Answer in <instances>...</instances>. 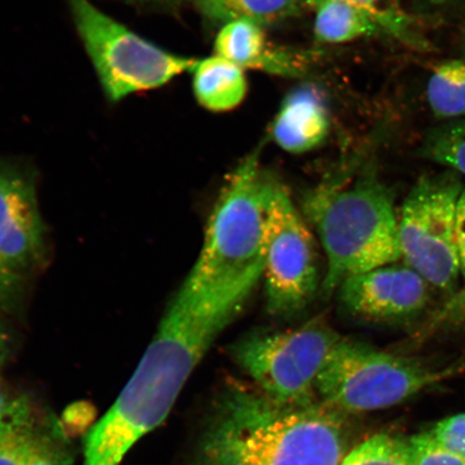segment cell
<instances>
[{
  "label": "cell",
  "mask_w": 465,
  "mask_h": 465,
  "mask_svg": "<svg viewBox=\"0 0 465 465\" xmlns=\"http://www.w3.org/2000/svg\"><path fill=\"white\" fill-rule=\"evenodd\" d=\"M301 0H197V8L209 21L248 20L263 26L296 14Z\"/></svg>",
  "instance_id": "2e32d148"
},
{
  "label": "cell",
  "mask_w": 465,
  "mask_h": 465,
  "mask_svg": "<svg viewBox=\"0 0 465 465\" xmlns=\"http://www.w3.org/2000/svg\"><path fill=\"white\" fill-rule=\"evenodd\" d=\"M430 288L411 267L393 263L348 278L337 291L349 315L370 322H398L426 310Z\"/></svg>",
  "instance_id": "30bf717a"
},
{
  "label": "cell",
  "mask_w": 465,
  "mask_h": 465,
  "mask_svg": "<svg viewBox=\"0 0 465 465\" xmlns=\"http://www.w3.org/2000/svg\"><path fill=\"white\" fill-rule=\"evenodd\" d=\"M405 445L411 465H465L463 458L446 450L429 432L411 436Z\"/></svg>",
  "instance_id": "603a6c76"
},
{
  "label": "cell",
  "mask_w": 465,
  "mask_h": 465,
  "mask_svg": "<svg viewBox=\"0 0 465 465\" xmlns=\"http://www.w3.org/2000/svg\"><path fill=\"white\" fill-rule=\"evenodd\" d=\"M461 370L457 364L434 368L341 337L318 377L316 394L342 414L373 411L402 403Z\"/></svg>",
  "instance_id": "5b68a950"
},
{
  "label": "cell",
  "mask_w": 465,
  "mask_h": 465,
  "mask_svg": "<svg viewBox=\"0 0 465 465\" xmlns=\"http://www.w3.org/2000/svg\"><path fill=\"white\" fill-rule=\"evenodd\" d=\"M315 7L322 0H306ZM353 5L368 15L381 32L391 35L410 48L418 51H428L431 45L423 35L418 31L416 23L401 9L394 0H340Z\"/></svg>",
  "instance_id": "ac0fdd59"
},
{
  "label": "cell",
  "mask_w": 465,
  "mask_h": 465,
  "mask_svg": "<svg viewBox=\"0 0 465 465\" xmlns=\"http://www.w3.org/2000/svg\"><path fill=\"white\" fill-rule=\"evenodd\" d=\"M459 329H465V277L463 286L456 290L430 318L424 327V335Z\"/></svg>",
  "instance_id": "cb8c5ba5"
},
{
  "label": "cell",
  "mask_w": 465,
  "mask_h": 465,
  "mask_svg": "<svg viewBox=\"0 0 465 465\" xmlns=\"http://www.w3.org/2000/svg\"><path fill=\"white\" fill-rule=\"evenodd\" d=\"M330 114L324 98L312 86L300 87L286 97L272 126V136L290 153H304L327 138Z\"/></svg>",
  "instance_id": "4fadbf2b"
},
{
  "label": "cell",
  "mask_w": 465,
  "mask_h": 465,
  "mask_svg": "<svg viewBox=\"0 0 465 465\" xmlns=\"http://www.w3.org/2000/svg\"><path fill=\"white\" fill-rule=\"evenodd\" d=\"M341 336L322 319L281 332H257L231 346L234 361L278 403L316 402V385Z\"/></svg>",
  "instance_id": "8992f818"
},
{
  "label": "cell",
  "mask_w": 465,
  "mask_h": 465,
  "mask_svg": "<svg viewBox=\"0 0 465 465\" xmlns=\"http://www.w3.org/2000/svg\"><path fill=\"white\" fill-rule=\"evenodd\" d=\"M341 465H411L405 440L376 434L349 450Z\"/></svg>",
  "instance_id": "7402d4cb"
},
{
  "label": "cell",
  "mask_w": 465,
  "mask_h": 465,
  "mask_svg": "<svg viewBox=\"0 0 465 465\" xmlns=\"http://www.w3.org/2000/svg\"><path fill=\"white\" fill-rule=\"evenodd\" d=\"M456 242L460 258L461 275L465 277V188L462 189L456 209Z\"/></svg>",
  "instance_id": "4316f807"
},
{
  "label": "cell",
  "mask_w": 465,
  "mask_h": 465,
  "mask_svg": "<svg viewBox=\"0 0 465 465\" xmlns=\"http://www.w3.org/2000/svg\"><path fill=\"white\" fill-rule=\"evenodd\" d=\"M161 2H178V0H161Z\"/></svg>",
  "instance_id": "1f68e13d"
},
{
  "label": "cell",
  "mask_w": 465,
  "mask_h": 465,
  "mask_svg": "<svg viewBox=\"0 0 465 465\" xmlns=\"http://www.w3.org/2000/svg\"><path fill=\"white\" fill-rule=\"evenodd\" d=\"M462 189L456 173L424 174L407 195L399 217L404 263L430 286L451 294L461 275L455 223Z\"/></svg>",
  "instance_id": "ba28073f"
},
{
  "label": "cell",
  "mask_w": 465,
  "mask_h": 465,
  "mask_svg": "<svg viewBox=\"0 0 465 465\" xmlns=\"http://www.w3.org/2000/svg\"><path fill=\"white\" fill-rule=\"evenodd\" d=\"M421 155L465 176V118L447 121L430 131L423 139Z\"/></svg>",
  "instance_id": "ffe728a7"
},
{
  "label": "cell",
  "mask_w": 465,
  "mask_h": 465,
  "mask_svg": "<svg viewBox=\"0 0 465 465\" xmlns=\"http://www.w3.org/2000/svg\"><path fill=\"white\" fill-rule=\"evenodd\" d=\"M303 213L327 255L322 284L327 298L346 279L402 259L392 192L371 167L308 192Z\"/></svg>",
  "instance_id": "3957f363"
},
{
  "label": "cell",
  "mask_w": 465,
  "mask_h": 465,
  "mask_svg": "<svg viewBox=\"0 0 465 465\" xmlns=\"http://www.w3.org/2000/svg\"><path fill=\"white\" fill-rule=\"evenodd\" d=\"M21 276L0 258V306L9 307L15 302L19 293Z\"/></svg>",
  "instance_id": "484cf974"
},
{
  "label": "cell",
  "mask_w": 465,
  "mask_h": 465,
  "mask_svg": "<svg viewBox=\"0 0 465 465\" xmlns=\"http://www.w3.org/2000/svg\"><path fill=\"white\" fill-rule=\"evenodd\" d=\"M192 72L197 101L211 112H230L245 100V73L225 58L216 54L199 60Z\"/></svg>",
  "instance_id": "5bb4252c"
},
{
  "label": "cell",
  "mask_w": 465,
  "mask_h": 465,
  "mask_svg": "<svg viewBox=\"0 0 465 465\" xmlns=\"http://www.w3.org/2000/svg\"><path fill=\"white\" fill-rule=\"evenodd\" d=\"M258 283L207 286L188 275L114 404L84 439V465H120L170 415L185 382Z\"/></svg>",
  "instance_id": "6da1fadb"
},
{
  "label": "cell",
  "mask_w": 465,
  "mask_h": 465,
  "mask_svg": "<svg viewBox=\"0 0 465 465\" xmlns=\"http://www.w3.org/2000/svg\"><path fill=\"white\" fill-rule=\"evenodd\" d=\"M260 151L243 159L221 189L203 247L189 274L216 288L263 276L272 177L261 170Z\"/></svg>",
  "instance_id": "277c9868"
},
{
  "label": "cell",
  "mask_w": 465,
  "mask_h": 465,
  "mask_svg": "<svg viewBox=\"0 0 465 465\" xmlns=\"http://www.w3.org/2000/svg\"><path fill=\"white\" fill-rule=\"evenodd\" d=\"M217 55L245 69L294 77L304 72L298 55L267 42L263 26L248 20L225 23L216 39Z\"/></svg>",
  "instance_id": "7c38bea8"
},
{
  "label": "cell",
  "mask_w": 465,
  "mask_h": 465,
  "mask_svg": "<svg viewBox=\"0 0 465 465\" xmlns=\"http://www.w3.org/2000/svg\"><path fill=\"white\" fill-rule=\"evenodd\" d=\"M433 440L465 460V414L445 418L429 432Z\"/></svg>",
  "instance_id": "d4e9b609"
},
{
  "label": "cell",
  "mask_w": 465,
  "mask_h": 465,
  "mask_svg": "<svg viewBox=\"0 0 465 465\" xmlns=\"http://www.w3.org/2000/svg\"><path fill=\"white\" fill-rule=\"evenodd\" d=\"M427 100L440 120L465 118V60L440 63L430 75Z\"/></svg>",
  "instance_id": "e0dca14e"
},
{
  "label": "cell",
  "mask_w": 465,
  "mask_h": 465,
  "mask_svg": "<svg viewBox=\"0 0 465 465\" xmlns=\"http://www.w3.org/2000/svg\"><path fill=\"white\" fill-rule=\"evenodd\" d=\"M457 0H414L415 5L422 13H441L451 7Z\"/></svg>",
  "instance_id": "f1b7e54d"
},
{
  "label": "cell",
  "mask_w": 465,
  "mask_h": 465,
  "mask_svg": "<svg viewBox=\"0 0 465 465\" xmlns=\"http://www.w3.org/2000/svg\"><path fill=\"white\" fill-rule=\"evenodd\" d=\"M341 414L319 400L287 405L232 386L219 401L197 465H341L349 452Z\"/></svg>",
  "instance_id": "7a4b0ae2"
},
{
  "label": "cell",
  "mask_w": 465,
  "mask_h": 465,
  "mask_svg": "<svg viewBox=\"0 0 465 465\" xmlns=\"http://www.w3.org/2000/svg\"><path fill=\"white\" fill-rule=\"evenodd\" d=\"M27 398L11 392L0 382V420L17 409Z\"/></svg>",
  "instance_id": "83f0119b"
},
{
  "label": "cell",
  "mask_w": 465,
  "mask_h": 465,
  "mask_svg": "<svg viewBox=\"0 0 465 465\" xmlns=\"http://www.w3.org/2000/svg\"><path fill=\"white\" fill-rule=\"evenodd\" d=\"M71 5L87 54L114 102L164 85L177 75L193 71L199 62L172 54L139 37L89 0H71Z\"/></svg>",
  "instance_id": "52a82bcc"
},
{
  "label": "cell",
  "mask_w": 465,
  "mask_h": 465,
  "mask_svg": "<svg viewBox=\"0 0 465 465\" xmlns=\"http://www.w3.org/2000/svg\"><path fill=\"white\" fill-rule=\"evenodd\" d=\"M9 353V339L5 331L0 325V369L3 368V365L5 362V360L8 358Z\"/></svg>",
  "instance_id": "f546056e"
},
{
  "label": "cell",
  "mask_w": 465,
  "mask_h": 465,
  "mask_svg": "<svg viewBox=\"0 0 465 465\" xmlns=\"http://www.w3.org/2000/svg\"><path fill=\"white\" fill-rule=\"evenodd\" d=\"M462 45H463V51L465 52V27H464V33H463V42H462Z\"/></svg>",
  "instance_id": "4dcf8cb0"
},
{
  "label": "cell",
  "mask_w": 465,
  "mask_h": 465,
  "mask_svg": "<svg viewBox=\"0 0 465 465\" xmlns=\"http://www.w3.org/2000/svg\"><path fill=\"white\" fill-rule=\"evenodd\" d=\"M315 9V36L320 43H349L381 32L362 10L340 0H322Z\"/></svg>",
  "instance_id": "9a60e30c"
},
{
  "label": "cell",
  "mask_w": 465,
  "mask_h": 465,
  "mask_svg": "<svg viewBox=\"0 0 465 465\" xmlns=\"http://www.w3.org/2000/svg\"><path fill=\"white\" fill-rule=\"evenodd\" d=\"M44 250V223L32 183L0 167V258L22 275L42 261Z\"/></svg>",
  "instance_id": "8fae6325"
},
{
  "label": "cell",
  "mask_w": 465,
  "mask_h": 465,
  "mask_svg": "<svg viewBox=\"0 0 465 465\" xmlns=\"http://www.w3.org/2000/svg\"><path fill=\"white\" fill-rule=\"evenodd\" d=\"M262 278L267 310L274 316L305 310L322 287L315 238L288 190L272 177Z\"/></svg>",
  "instance_id": "9c48e42d"
},
{
  "label": "cell",
  "mask_w": 465,
  "mask_h": 465,
  "mask_svg": "<svg viewBox=\"0 0 465 465\" xmlns=\"http://www.w3.org/2000/svg\"><path fill=\"white\" fill-rule=\"evenodd\" d=\"M37 415L26 399L0 420V465H22L25 447Z\"/></svg>",
  "instance_id": "44dd1931"
},
{
  "label": "cell",
  "mask_w": 465,
  "mask_h": 465,
  "mask_svg": "<svg viewBox=\"0 0 465 465\" xmlns=\"http://www.w3.org/2000/svg\"><path fill=\"white\" fill-rule=\"evenodd\" d=\"M73 453L65 434L55 420L35 422L22 465H71Z\"/></svg>",
  "instance_id": "d6986e66"
}]
</instances>
